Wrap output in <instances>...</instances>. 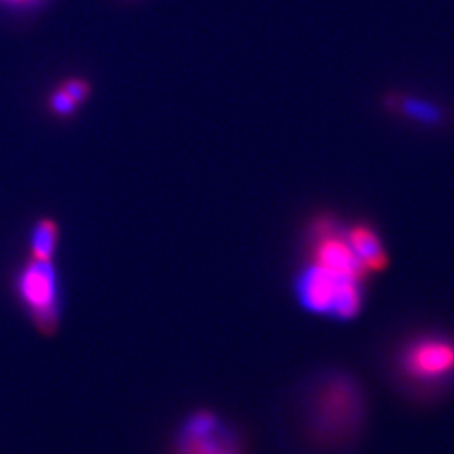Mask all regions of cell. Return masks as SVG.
Masks as SVG:
<instances>
[{
  "mask_svg": "<svg viewBox=\"0 0 454 454\" xmlns=\"http://www.w3.org/2000/svg\"><path fill=\"white\" fill-rule=\"evenodd\" d=\"M16 292L34 326L46 335L56 332L61 315V300L52 261H27L17 273Z\"/></svg>",
  "mask_w": 454,
  "mask_h": 454,
  "instance_id": "277c9868",
  "label": "cell"
},
{
  "mask_svg": "<svg viewBox=\"0 0 454 454\" xmlns=\"http://www.w3.org/2000/svg\"><path fill=\"white\" fill-rule=\"evenodd\" d=\"M49 108L56 116H71L76 112L78 103L66 93L65 90L59 86L58 90H54L49 97Z\"/></svg>",
  "mask_w": 454,
  "mask_h": 454,
  "instance_id": "9c48e42d",
  "label": "cell"
},
{
  "mask_svg": "<svg viewBox=\"0 0 454 454\" xmlns=\"http://www.w3.org/2000/svg\"><path fill=\"white\" fill-rule=\"evenodd\" d=\"M347 239L367 273H379L387 264V254L372 227L356 224L347 231Z\"/></svg>",
  "mask_w": 454,
  "mask_h": 454,
  "instance_id": "52a82bcc",
  "label": "cell"
},
{
  "mask_svg": "<svg viewBox=\"0 0 454 454\" xmlns=\"http://www.w3.org/2000/svg\"><path fill=\"white\" fill-rule=\"evenodd\" d=\"M61 88L65 90L69 97L73 98L78 105L82 103L86 98L90 97V84L80 80V78H69L65 82H61Z\"/></svg>",
  "mask_w": 454,
  "mask_h": 454,
  "instance_id": "8fae6325",
  "label": "cell"
},
{
  "mask_svg": "<svg viewBox=\"0 0 454 454\" xmlns=\"http://www.w3.org/2000/svg\"><path fill=\"white\" fill-rule=\"evenodd\" d=\"M311 256L313 262L340 275L354 276L358 279H364L367 275L347 239V232H341L340 226L333 219H320L315 223Z\"/></svg>",
  "mask_w": 454,
  "mask_h": 454,
  "instance_id": "8992f818",
  "label": "cell"
},
{
  "mask_svg": "<svg viewBox=\"0 0 454 454\" xmlns=\"http://www.w3.org/2000/svg\"><path fill=\"white\" fill-rule=\"evenodd\" d=\"M369 395L357 375L341 367L307 373L273 411L285 454H356L369 426Z\"/></svg>",
  "mask_w": 454,
  "mask_h": 454,
  "instance_id": "6da1fadb",
  "label": "cell"
},
{
  "mask_svg": "<svg viewBox=\"0 0 454 454\" xmlns=\"http://www.w3.org/2000/svg\"><path fill=\"white\" fill-rule=\"evenodd\" d=\"M0 5L14 7V9H31L39 5V0H0Z\"/></svg>",
  "mask_w": 454,
  "mask_h": 454,
  "instance_id": "7c38bea8",
  "label": "cell"
},
{
  "mask_svg": "<svg viewBox=\"0 0 454 454\" xmlns=\"http://www.w3.org/2000/svg\"><path fill=\"white\" fill-rule=\"evenodd\" d=\"M58 241H59L58 224L49 217L39 219L33 226L31 239H29L31 260L52 261Z\"/></svg>",
  "mask_w": 454,
  "mask_h": 454,
  "instance_id": "ba28073f",
  "label": "cell"
},
{
  "mask_svg": "<svg viewBox=\"0 0 454 454\" xmlns=\"http://www.w3.org/2000/svg\"><path fill=\"white\" fill-rule=\"evenodd\" d=\"M404 110L406 114L411 116H416L418 120H421L424 123H433L438 121L439 114L436 108L422 103V101H416V99H407L404 103Z\"/></svg>",
  "mask_w": 454,
  "mask_h": 454,
  "instance_id": "30bf717a",
  "label": "cell"
},
{
  "mask_svg": "<svg viewBox=\"0 0 454 454\" xmlns=\"http://www.w3.org/2000/svg\"><path fill=\"white\" fill-rule=\"evenodd\" d=\"M296 296L309 313L341 322L356 318L364 305L362 279L340 275L317 262H311L298 275Z\"/></svg>",
  "mask_w": 454,
  "mask_h": 454,
  "instance_id": "3957f363",
  "label": "cell"
},
{
  "mask_svg": "<svg viewBox=\"0 0 454 454\" xmlns=\"http://www.w3.org/2000/svg\"><path fill=\"white\" fill-rule=\"evenodd\" d=\"M390 377L403 395L434 404L454 389V337L424 332L403 341L390 362Z\"/></svg>",
  "mask_w": 454,
  "mask_h": 454,
  "instance_id": "7a4b0ae2",
  "label": "cell"
},
{
  "mask_svg": "<svg viewBox=\"0 0 454 454\" xmlns=\"http://www.w3.org/2000/svg\"><path fill=\"white\" fill-rule=\"evenodd\" d=\"M174 454H244L239 431L212 411H195L180 421Z\"/></svg>",
  "mask_w": 454,
  "mask_h": 454,
  "instance_id": "5b68a950",
  "label": "cell"
}]
</instances>
